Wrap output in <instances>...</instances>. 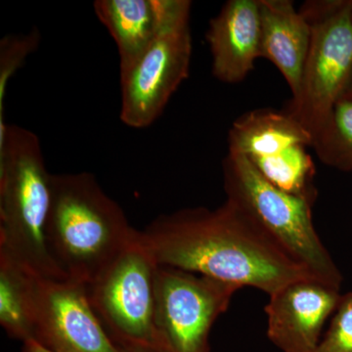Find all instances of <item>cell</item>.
Wrapping results in <instances>:
<instances>
[{"label": "cell", "mask_w": 352, "mask_h": 352, "mask_svg": "<svg viewBox=\"0 0 352 352\" xmlns=\"http://www.w3.org/2000/svg\"><path fill=\"white\" fill-rule=\"evenodd\" d=\"M157 265L170 266L268 296L292 282L314 278L289 258L232 201L210 210L162 214L138 231Z\"/></svg>", "instance_id": "obj_1"}, {"label": "cell", "mask_w": 352, "mask_h": 352, "mask_svg": "<svg viewBox=\"0 0 352 352\" xmlns=\"http://www.w3.org/2000/svg\"><path fill=\"white\" fill-rule=\"evenodd\" d=\"M342 99H344V100L352 101V78H351V82H349V87H347L346 94H344V98H342Z\"/></svg>", "instance_id": "obj_20"}, {"label": "cell", "mask_w": 352, "mask_h": 352, "mask_svg": "<svg viewBox=\"0 0 352 352\" xmlns=\"http://www.w3.org/2000/svg\"><path fill=\"white\" fill-rule=\"evenodd\" d=\"M184 0H97L94 11L117 44L120 69L133 63Z\"/></svg>", "instance_id": "obj_13"}, {"label": "cell", "mask_w": 352, "mask_h": 352, "mask_svg": "<svg viewBox=\"0 0 352 352\" xmlns=\"http://www.w3.org/2000/svg\"><path fill=\"white\" fill-rule=\"evenodd\" d=\"M222 171L226 200L241 208L274 244L316 279L340 289L342 273L314 227L315 201L271 184L238 153L228 151Z\"/></svg>", "instance_id": "obj_4"}, {"label": "cell", "mask_w": 352, "mask_h": 352, "mask_svg": "<svg viewBox=\"0 0 352 352\" xmlns=\"http://www.w3.org/2000/svg\"><path fill=\"white\" fill-rule=\"evenodd\" d=\"M34 338L56 352H122L95 314L87 286L36 277Z\"/></svg>", "instance_id": "obj_10"}, {"label": "cell", "mask_w": 352, "mask_h": 352, "mask_svg": "<svg viewBox=\"0 0 352 352\" xmlns=\"http://www.w3.org/2000/svg\"><path fill=\"white\" fill-rule=\"evenodd\" d=\"M191 6L184 0L144 52L120 69V120L127 126L140 129L154 124L188 76Z\"/></svg>", "instance_id": "obj_8"}, {"label": "cell", "mask_w": 352, "mask_h": 352, "mask_svg": "<svg viewBox=\"0 0 352 352\" xmlns=\"http://www.w3.org/2000/svg\"><path fill=\"white\" fill-rule=\"evenodd\" d=\"M157 268L138 230L126 249L87 286L95 314L120 351L166 352L156 325Z\"/></svg>", "instance_id": "obj_6"}, {"label": "cell", "mask_w": 352, "mask_h": 352, "mask_svg": "<svg viewBox=\"0 0 352 352\" xmlns=\"http://www.w3.org/2000/svg\"><path fill=\"white\" fill-rule=\"evenodd\" d=\"M51 175L34 132L15 124L0 131V252L47 279H69L48 248Z\"/></svg>", "instance_id": "obj_3"}, {"label": "cell", "mask_w": 352, "mask_h": 352, "mask_svg": "<svg viewBox=\"0 0 352 352\" xmlns=\"http://www.w3.org/2000/svg\"><path fill=\"white\" fill-rule=\"evenodd\" d=\"M236 285L157 265L156 325L166 352H210V335L226 312Z\"/></svg>", "instance_id": "obj_9"}, {"label": "cell", "mask_w": 352, "mask_h": 352, "mask_svg": "<svg viewBox=\"0 0 352 352\" xmlns=\"http://www.w3.org/2000/svg\"><path fill=\"white\" fill-rule=\"evenodd\" d=\"M206 38L212 75L226 83L244 80L261 58L258 0H229L210 21Z\"/></svg>", "instance_id": "obj_12"}, {"label": "cell", "mask_w": 352, "mask_h": 352, "mask_svg": "<svg viewBox=\"0 0 352 352\" xmlns=\"http://www.w3.org/2000/svg\"><path fill=\"white\" fill-rule=\"evenodd\" d=\"M261 58L274 65L296 96L302 82L311 29L289 0H258Z\"/></svg>", "instance_id": "obj_14"}, {"label": "cell", "mask_w": 352, "mask_h": 352, "mask_svg": "<svg viewBox=\"0 0 352 352\" xmlns=\"http://www.w3.org/2000/svg\"><path fill=\"white\" fill-rule=\"evenodd\" d=\"M51 190L46 226L51 256L69 279L87 286L138 230L91 173L52 175Z\"/></svg>", "instance_id": "obj_2"}, {"label": "cell", "mask_w": 352, "mask_h": 352, "mask_svg": "<svg viewBox=\"0 0 352 352\" xmlns=\"http://www.w3.org/2000/svg\"><path fill=\"white\" fill-rule=\"evenodd\" d=\"M340 298L339 289L314 278L286 285L266 305L268 338L283 352H311Z\"/></svg>", "instance_id": "obj_11"}, {"label": "cell", "mask_w": 352, "mask_h": 352, "mask_svg": "<svg viewBox=\"0 0 352 352\" xmlns=\"http://www.w3.org/2000/svg\"><path fill=\"white\" fill-rule=\"evenodd\" d=\"M21 352H56L39 344L36 340H28L23 342Z\"/></svg>", "instance_id": "obj_19"}, {"label": "cell", "mask_w": 352, "mask_h": 352, "mask_svg": "<svg viewBox=\"0 0 352 352\" xmlns=\"http://www.w3.org/2000/svg\"><path fill=\"white\" fill-rule=\"evenodd\" d=\"M122 352H159V351H122Z\"/></svg>", "instance_id": "obj_21"}, {"label": "cell", "mask_w": 352, "mask_h": 352, "mask_svg": "<svg viewBox=\"0 0 352 352\" xmlns=\"http://www.w3.org/2000/svg\"><path fill=\"white\" fill-rule=\"evenodd\" d=\"M39 39L38 32L34 30L29 34L6 36L0 44L1 63H0V110L2 111L6 97V85L30 53L36 50Z\"/></svg>", "instance_id": "obj_18"}, {"label": "cell", "mask_w": 352, "mask_h": 352, "mask_svg": "<svg viewBox=\"0 0 352 352\" xmlns=\"http://www.w3.org/2000/svg\"><path fill=\"white\" fill-rule=\"evenodd\" d=\"M351 17H352V6H351Z\"/></svg>", "instance_id": "obj_22"}, {"label": "cell", "mask_w": 352, "mask_h": 352, "mask_svg": "<svg viewBox=\"0 0 352 352\" xmlns=\"http://www.w3.org/2000/svg\"><path fill=\"white\" fill-rule=\"evenodd\" d=\"M312 149L322 163L352 171V101L340 100L315 135Z\"/></svg>", "instance_id": "obj_16"}, {"label": "cell", "mask_w": 352, "mask_h": 352, "mask_svg": "<svg viewBox=\"0 0 352 352\" xmlns=\"http://www.w3.org/2000/svg\"><path fill=\"white\" fill-rule=\"evenodd\" d=\"M36 276L0 252V325L9 337L23 342L34 338Z\"/></svg>", "instance_id": "obj_15"}, {"label": "cell", "mask_w": 352, "mask_h": 352, "mask_svg": "<svg viewBox=\"0 0 352 352\" xmlns=\"http://www.w3.org/2000/svg\"><path fill=\"white\" fill-rule=\"evenodd\" d=\"M351 6L352 0H316L300 8L311 29V39L300 90L284 111L314 139L351 80Z\"/></svg>", "instance_id": "obj_5"}, {"label": "cell", "mask_w": 352, "mask_h": 352, "mask_svg": "<svg viewBox=\"0 0 352 352\" xmlns=\"http://www.w3.org/2000/svg\"><path fill=\"white\" fill-rule=\"evenodd\" d=\"M228 151L244 156L271 184L316 201V170L308 148L314 136L286 111L258 109L241 116L229 131Z\"/></svg>", "instance_id": "obj_7"}, {"label": "cell", "mask_w": 352, "mask_h": 352, "mask_svg": "<svg viewBox=\"0 0 352 352\" xmlns=\"http://www.w3.org/2000/svg\"><path fill=\"white\" fill-rule=\"evenodd\" d=\"M311 352H352V293L342 295L327 332Z\"/></svg>", "instance_id": "obj_17"}]
</instances>
